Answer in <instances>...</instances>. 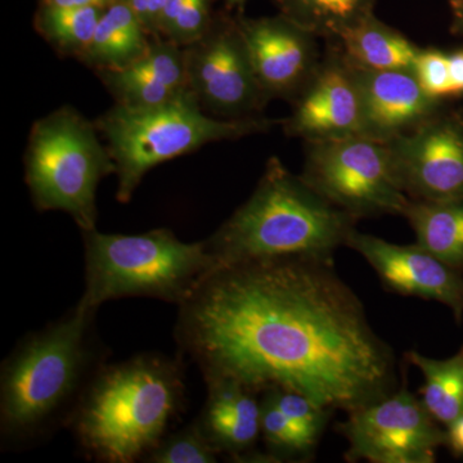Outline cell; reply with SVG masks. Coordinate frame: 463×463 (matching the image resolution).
I'll return each mask as SVG.
<instances>
[{"instance_id": "cell-1", "label": "cell", "mask_w": 463, "mask_h": 463, "mask_svg": "<svg viewBox=\"0 0 463 463\" xmlns=\"http://www.w3.org/2000/svg\"><path fill=\"white\" fill-rule=\"evenodd\" d=\"M176 344L207 381L300 392L345 412L398 389L397 359L334 260L219 268L179 306Z\"/></svg>"}, {"instance_id": "cell-2", "label": "cell", "mask_w": 463, "mask_h": 463, "mask_svg": "<svg viewBox=\"0 0 463 463\" xmlns=\"http://www.w3.org/2000/svg\"><path fill=\"white\" fill-rule=\"evenodd\" d=\"M96 309L78 306L27 335L0 373V432L24 446L58 423H70L93 374L102 365L94 335Z\"/></svg>"}, {"instance_id": "cell-3", "label": "cell", "mask_w": 463, "mask_h": 463, "mask_svg": "<svg viewBox=\"0 0 463 463\" xmlns=\"http://www.w3.org/2000/svg\"><path fill=\"white\" fill-rule=\"evenodd\" d=\"M183 401L179 359L136 355L100 365L69 425L90 458L130 463L145 458L163 440Z\"/></svg>"}, {"instance_id": "cell-4", "label": "cell", "mask_w": 463, "mask_h": 463, "mask_svg": "<svg viewBox=\"0 0 463 463\" xmlns=\"http://www.w3.org/2000/svg\"><path fill=\"white\" fill-rule=\"evenodd\" d=\"M356 222L273 156L249 200L205 243L218 269L263 259L334 260Z\"/></svg>"}, {"instance_id": "cell-5", "label": "cell", "mask_w": 463, "mask_h": 463, "mask_svg": "<svg viewBox=\"0 0 463 463\" xmlns=\"http://www.w3.org/2000/svg\"><path fill=\"white\" fill-rule=\"evenodd\" d=\"M85 288L78 306L99 309L121 298H154L181 306L218 263L205 241L183 242L167 228L142 234L83 232Z\"/></svg>"}, {"instance_id": "cell-6", "label": "cell", "mask_w": 463, "mask_h": 463, "mask_svg": "<svg viewBox=\"0 0 463 463\" xmlns=\"http://www.w3.org/2000/svg\"><path fill=\"white\" fill-rule=\"evenodd\" d=\"M279 123L261 118L227 120L201 108L196 96L185 90L161 105L129 108L115 103L96 120L99 136L114 160L118 176L116 199L127 203L149 170L207 143L233 141L267 132Z\"/></svg>"}, {"instance_id": "cell-7", "label": "cell", "mask_w": 463, "mask_h": 463, "mask_svg": "<svg viewBox=\"0 0 463 463\" xmlns=\"http://www.w3.org/2000/svg\"><path fill=\"white\" fill-rule=\"evenodd\" d=\"M96 124L71 106L33 125L25 154V182L38 212H63L81 232L97 230V190L116 173Z\"/></svg>"}, {"instance_id": "cell-8", "label": "cell", "mask_w": 463, "mask_h": 463, "mask_svg": "<svg viewBox=\"0 0 463 463\" xmlns=\"http://www.w3.org/2000/svg\"><path fill=\"white\" fill-rule=\"evenodd\" d=\"M301 178L356 221L403 215L410 203L389 143L364 136L306 142Z\"/></svg>"}, {"instance_id": "cell-9", "label": "cell", "mask_w": 463, "mask_h": 463, "mask_svg": "<svg viewBox=\"0 0 463 463\" xmlns=\"http://www.w3.org/2000/svg\"><path fill=\"white\" fill-rule=\"evenodd\" d=\"M347 414L337 429L349 443V462L432 463L439 448L447 447V430L405 383Z\"/></svg>"}, {"instance_id": "cell-10", "label": "cell", "mask_w": 463, "mask_h": 463, "mask_svg": "<svg viewBox=\"0 0 463 463\" xmlns=\"http://www.w3.org/2000/svg\"><path fill=\"white\" fill-rule=\"evenodd\" d=\"M188 90L201 108L227 120L261 118L265 97L237 18L215 14L205 35L184 48Z\"/></svg>"}, {"instance_id": "cell-11", "label": "cell", "mask_w": 463, "mask_h": 463, "mask_svg": "<svg viewBox=\"0 0 463 463\" xmlns=\"http://www.w3.org/2000/svg\"><path fill=\"white\" fill-rule=\"evenodd\" d=\"M411 200L463 199V115L439 109L389 142Z\"/></svg>"}, {"instance_id": "cell-12", "label": "cell", "mask_w": 463, "mask_h": 463, "mask_svg": "<svg viewBox=\"0 0 463 463\" xmlns=\"http://www.w3.org/2000/svg\"><path fill=\"white\" fill-rule=\"evenodd\" d=\"M282 120L289 137L304 142L364 136V111L354 69L339 45L321 58L306 88Z\"/></svg>"}, {"instance_id": "cell-13", "label": "cell", "mask_w": 463, "mask_h": 463, "mask_svg": "<svg viewBox=\"0 0 463 463\" xmlns=\"http://www.w3.org/2000/svg\"><path fill=\"white\" fill-rule=\"evenodd\" d=\"M236 18L265 97L295 100L321 62L318 36L282 14Z\"/></svg>"}, {"instance_id": "cell-14", "label": "cell", "mask_w": 463, "mask_h": 463, "mask_svg": "<svg viewBox=\"0 0 463 463\" xmlns=\"http://www.w3.org/2000/svg\"><path fill=\"white\" fill-rule=\"evenodd\" d=\"M347 248L365 259L390 291L438 301L463 321V274L417 245H395L354 231Z\"/></svg>"}, {"instance_id": "cell-15", "label": "cell", "mask_w": 463, "mask_h": 463, "mask_svg": "<svg viewBox=\"0 0 463 463\" xmlns=\"http://www.w3.org/2000/svg\"><path fill=\"white\" fill-rule=\"evenodd\" d=\"M352 65L361 91L364 137L392 142L440 109V100L423 91L413 71Z\"/></svg>"}, {"instance_id": "cell-16", "label": "cell", "mask_w": 463, "mask_h": 463, "mask_svg": "<svg viewBox=\"0 0 463 463\" xmlns=\"http://www.w3.org/2000/svg\"><path fill=\"white\" fill-rule=\"evenodd\" d=\"M207 399L197 419L219 453L243 458L260 434V402L257 392L236 381H207Z\"/></svg>"}, {"instance_id": "cell-17", "label": "cell", "mask_w": 463, "mask_h": 463, "mask_svg": "<svg viewBox=\"0 0 463 463\" xmlns=\"http://www.w3.org/2000/svg\"><path fill=\"white\" fill-rule=\"evenodd\" d=\"M152 38L132 9L118 0L106 8L80 61L96 72L123 70L147 52Z\"/></svg>"}, {"instance_id": "cell-18", "label": "cell", "mask_w": 463, "mask_h": 463, "mask_svg": "<svg viewBox=\"0 0 463 463\" xmlns=\"http://www.w3.org/2000/svg\"><path fill=\"white\" fill-rule=\"evenodd\" d=\"M336 42L353 63L373 70L413 71L422 50L403 33L383 24L374 14L347 27Z\"/></svg>"}, {"instance_id": "cell-19", "label": "cell", "mask_w": 463, "mask_h": 463, "mask_svg": "<svg viewBox=\"0 0 463 463\" xmlns=\"http://www.w3.org/2000/svg\"><path fill=\"white\" fill-rule=\"evenodd\" d=\"M403 216L416 234L417 245L463 272V199L411 200Z\"/></svg>"}, {"instance_id": "cell-20", "label": "cell", "mask_w": 463, "mask_h": 463, "mask_svg": "<svg viewBox=\"0 0 463 463\" xmlns=\"http://www.w3.org/2000/svg\"><path fill=\"white\" fill-rule=\"evenodd\" d=\"M405 358L423 374L420 390L426 410L439 423L450 425L463 416V346L448 359L428 358L419 352H408Z\"/></svg>"}, {"instance_id": "cell-21", "label": "cell", "mask_w": 463, "mask_h": 463, "mask_svg": "<svg viewBox=\"0 0 463 463\" xmlns=\"http://www.w3.org/2000/svg\"><path fill=\"white\" fill-rule=\"evenodd\" d=\"M106 8L39 5L33 25L58 53L80 60L90 47Z\"/></svg>"}, {"instance_id": "cell-22", "label": "cell", "mask_w": 463, "mask_h": 463, "mask_svg": "<svg viewBox=\"0 0 463 463\" xmlns=\"http://www.w3.org/2000/svg\"><path fill=\"white\" fill-rule=\"evenodd\" d=\"M377 0H276L285 14L316 36L336 41L347 27L373 14Z\"/></svg>"}, {"instance_id": "cell-23", "label": "cell", "mask_w": 463, "mask_h": 463, "mask_svg": "<svg viewBox=\"0 0 463 463\" xmlns=\"http://www.w3.org/2000/svg\"><path fill=\"white\" fill-rule=\"evenodd\" d=\"M218 450L210 443L199 421L164 437L143 461L151 463H215Z\"/></svg>"}, {"instance_id": "cell-24", "label": "cell", "mask_w": 463, "mask_h": 463, "mask_svg": "<svg viewBox=\"0 0 463 463\" xmlns=\"http://www.w3.org/2000/svg\"><path fill=\"white\" fill-rule=\"evenodd\" d=\"M264 392L273 399L279 410L285 414L307 446L315 449L334 411L327 410L306 395L292 390L273 388Z\"/></svg>"}, {"instance_id": "cell-25", "label": "cell", "mask_w": 463, "mask_h": 463, "mask_svg": "<svg viewBox=\"0 0 463 463\" xmlns=\"http://www.w3.org/2000/svg\"><path fill=\"white\" fill-rule=\"evenodd\" d=\"M260 431L273 458H304L315 450L298 434L267 392H263L260 402Z\"/></svg>"}, {"instance_id": "cell-26", "label": "cell", "mask_w": 463, "mask_h": 463, "mask_svg": "<svg viewBox=\"0 0 463 463\" xmlns=\"http://www.w3.org/2000/svg\"><path fill=\"white\" fill-rule=\"evenodd\" d=\"M423 91L432 99H453L448 53L438 50H421L413 70Z\"/></svg>"}, {"instance_id": "cell-27", "label": "cell", "mask_w": 463, "mask_h": 463, "mask_svg": "<svg viewBox=\"0 0 463 463\" xmlns=\"http://www.w3.org/2000/svg\"><path fill=\"white\" fill-rule=\"evenodd\" d=\"M213 5L214 0H185L165 39L183 48L200 41L214 20Z\"/></svg>"}, {"instance_id": "cell-28", "label": "cell", "mask_w": 463, "mask_h": 463, "mask_svg": "<svg viewBox=\"0 0 463 463\" xmlns=\"http://www.w3.org/2000/svg\"><path fill=\"white\" fill-rule=\"evenodd\" d=\"M118 2L124 3L132 9L151 35L158 36V24H160L161 14L165 7L166 0H118Z\"/></svg>"}, {"instance_id": "cell-29", "label": "cell", "mask_w": 463, "mask_h": 463, "mask_svg": "<svg viewBox=\"0 0 463 463\" xmlns=\"http://www.w3.org/2000/svg\"><path fill=\"white\" fill-rule=\"evenodd\" d=\"M448 65H449L450 84H452L453 97L463 96V50H457L448 53Z\"/></svg>"}, {"instance_id": "cell-30", "label": "cell", "mask_w": 463, "mask_h": 463, "mask_svg": "<svg viewBox=\"0 0 463 463\" xmlns=\"http://www.w3.org/2000/svg\"><path fill=\"white\" fill-rule=\"evenodd\" d=\"M184 2L185 0H166L165 7H164L163 14H161L160 24H158V36L166 38L167 33L172 30L174 23H175L176 18L181 14Z\"/></svg>"}, {"instance_id": "cell-31", "label": "cell", "mask_w": 463, "mask_h": 463, "mask_svg": "<svg viewBox=\"0 0 463 463\" xmlns=\"http://www.w3.org/2000/svg\"><path fill=\"white\" fill-rule=\"evenodd\" d=\"M447 435V447L452 450L453 455L463 457V416L448 425Z\"/></svg>"}, {"instance_id": "cell-32", "label": "cell", "mask_w": 463, "mask_h": 463, "mask_svg": "<svg viewBox=\"0 0 463 463\" xmlns=\"http://www.w3.org/2000/svg\"><path fill=\"white\" fill-rule=\"evenodd\" d=\"M118 0H41V3L60 7H99L109 8Z\"/></svg>"}, {"instance_id": "cell-33", "label": "cell", "mask_w": 463, "mask_h": 463, "mask_svg": "<svg viewBox=\"0 0 463 463\" xmlns=\"http://www.w3.org/2000/svg\"><path fill=\"white\" fill-rule=\"evenodd\" d=\"M450 33L463 38V0H449Z\"/></svg>"}, {"instance_id": "cell-34", "label": "cell", "mask_w": 463, "mask_h": 463, "mask_svg": "<svg viewBox=\"0 0 463 463\" xmlns=\"http://www.w3.org/2000/svg\"><path fill=\"white\" fill-rule=\"evenodd\" d=\"M227 2L228 8L242 7L248 0H225Z\"/></svg>"}]
</instances>
